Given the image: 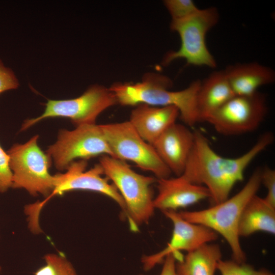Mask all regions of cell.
Listing matches in <instances>:
<instances>
[{
	"instance_id": "obj_11",
	"label": "cell",
	"mask_w": 275,
	"mask_h": 275,
	"mask_svg": "<svg viewBox=\"0 0 275 275\" xmlns=\"http://www.w3.org/2000/svg\"><path fill=\"white\" fill-rule=\"evenodd\" d=\"M88 162L79 160L72 162L63 174L54 175L55 186L51 194L41 203L42 206L47 201L56 195L76 190H88L99 193L114 200L120 207L123 213H126V207L121 195L113 183L104 177V173L99 163L86 171Z\"/></svg>"
},
{
	"instance_id": "obj_10",
	"label": "cell",
	"mask_w": 275,
	"mask_h": 275,
	"mask_svg": "<svg viewBox=\"0 0 275 275\" xmlns=\"http://www.w3.org/2000/svg\"><path fill=\"white\" fill-rule=\"evenodd\" d=\"M267 111L266 97L258 91L250 95L234 96L205 122L221 134L240 135L257 129Z\"/></svg>"
},
{
	"instance_id": "obj_2",
	"label": "cell",
	"mask_w": 275,
	"mask_h": 275,
	"mask_svg": "<svg viewBox=\"0 0 275 275\" xmlns=\"http://www.w3.org/2000/svg\"><path fill=\"white\" fill-rule=\"evenodd\" d=\"M201 80L193 81L186 88L177 91L169 90L171 80L163 75L149 73L142 81L136 83L114 84L109 88L114 93L117 104L135 106L146 104L152 106H174L179 116L188 126L200 122L197 103Z\"/></svg>"
},
{
	"instance_id": "obj_12",
	"label": "cell",
	"mask_w": 275,
	"mask_h": 275,
	"mask_svg": "<svg viewBox=\"0 0 275 275\" xmlns=\"http://www.w3.org/2000/svg\"><path fill=\"white\" fill-rule=\"evenodd\" d=\"M162 213L173 224L172 236L164 249L142 257V263L145 270H150L163 262L164 258L171 254L180 251L189 253L217 238V234L211 229L185 220L176 211L167 210Z\"/></svg>"
},
{
	"instance_id": "obj_17",
	"label": "cell",
	"mask_w": 275,
	"mask_h": 275,
	"mask_svg": "<svg viewBox=\"0 0 275 275\" xmlns=\"http://www.w3.org/2000/svg\"><path fill=\"white\" fill-rule=\"evenodd\" d=\"M235 95L224 70L215 71L201 81L197 103L200 121H205Z\"/></svg>"
},
{
	"instance_id": "obj_7",
	"label": "cell",
	"mask_w": 275,
	"mask_h": 275,
	"mask_svg": "<svg viewBox=\"0 0 275 275\" xmlns=\"http://www.w3.org/2000/svg\"><path fill=\"white\" fill-rule=\"evenodd\" d=\"M100 126L113 157L134 162L140 169L152 173L157 179L170 177L172 172L153 145L141 138L129 121Z\"/></svg>"
},
{
	"instance_id": "obj_8",
	"label": "cell",
	"mask_w": 275,
	"mask_h": 275,
	"mask_svg": "<svg viewBox=\"0 0 275 275\" xmlns=\"http://www.w3.org/2000/svg\"><path fill=\"white\" fill-rule=\"evenodd\" d=\"M117 104L109 88L99 85L90 87L82 95L73 99H48L42 114L24 121L20 128L25 130L46 118L62 117L69 119L76 127L96 124L98 116Z\"/></svg>"
},
{
	"instance_id": "obj_28",
	"label": "cell",
	"mask_w": 275,
	"mask_h": 275,
	"mask_svg": "<svg viewBox=\"0 0 275 275\" xmlns=\"http://www.w3.org/2000/svg\"><path fill=\"white\" fill-rule=\"evenodd\" d=\"M139 275H144V274H139Z\"/></svg>"
},
{
	"instance_id": "obj_3",
	"label": "cell",
	"mask_w": 275,
	"mask_h": 275,
	"mask_svg": "<svg viewBox=\"0 0 275 275\" xmlns=\"http://www.w3.org/2000/svg\"><path fill=\"white\" fill-rule=\"evenodd\" d=\"M261 171L256 170L243 188L232 197L207 209L179 212L185 220L221 234L230 246L233 260L238 263L245 262L246 260L238 233V223L244 207L257 195L261 185Z\"/></svg>"
},
{
	"instance_id": "obj_20",
	"label": "cell",
	"mask_w": 275,
	"mask_h": 275,
	"mask_svg": "<svg viewBox=\"0 0 275 275\" xmlns=\"http://www.w3.org/2000/svg\"><path fill=\"white\" fill-rule=\"evenodd\" d=\"M45 264L34 275H77L71 263L61 252L48 253L44 257Z\"/></svg>"
},
{
	"instance_id": "obj_21",
	"label": "cell",
	"mask_w": 275,
	"mask_h": 275,
	"mask_svg": "<svg viewBox=\"0 0 275 275\" xmlns=\"http://www.w3.org/2000/svg\"><path fill=\"white\" fill-rule=\"evenodd\" d=\"M217 269L221 275H274L272 272L266 269L256 270L248 264L238 263L235 261L223 260L219 261Z\"/></svg>"
},
{
	"instance_id": "obj_6",
	"label": "cell",
	"mask_w": 275,
	"mask_h": 275,
	"mask_svg": "<svg viewBox=\"0 0 275 275\" xmlns=\"http://www.w3.org/2000/svg\"><path fill=\"white\" fill-rule=\"evenodd\" d=\"M216 7L199 9L191 16L180 20L171 21L170 28L179 35V48L169 52L163 60L165 64L178 59L185 60L188 64L214 68L216 61L206 45L207 33L219 20Z\"/></svg>"
},
{
	"instance_id": "obj_25",
	"label": "cell",
	"mask_w": 275,
	"mask_h": 275,
	"mask_svg": "<svg viewBox=\"0 0 275 275\" xmlns=\"http://www.w3.org/2000/svg\"><path fill=\"white\" fill-rule=\"evenodd\" d=\"M18 80L13 71L6 67L0 59V95L8 90L17 89Z\"/></svg>"
},
{
	"instance_id": "obj_24",
	"label": "cell",
	"mask_w": 275,
	"mask_h": 275,
	"mask_svg": "<svg viewBox=\"0 0 275 275\" xmlns=\"http://www.w3.org/2000/svg\"><path fill=\"white\" fill-rule=\"evenodd\" d=\"M261 183L267 189L265 201L275 208V171L266 167L261 171Z\"/></svg>"
},
{
	"instance_id": "obj_18",
	"label": "cell",
	"mask_w": 275,
	"mask_h": 275,
	"mask_svg": "<svg viewBox=\"0 0 275 275\" xmlns=\"http://www.w3.org/2000/svg\"><path fill=\"white\" fill-rule=\"evenodd\" d=\"M275 233V208L257 195L248 202L241 213L238 226L239 237L257 232Z\"/></svg>"
},
{
	"instance_id": "obj_19",
	"label": "cell",
	"mask_w": 275,
	"mask_h": 275,
	"mask_svg": "<svg viewBox=\"0 0 275 275\" xmlns=\"http://www.w3.org/2000/svg\"><path fill=\"white\" fill-rule=\"evenodd\" d=\"M222 252L219 245L208 243L177 261V268L182 275H214Z\"/></svg>"
},
{
	"instance_id": "obj_23",
	"label": "cell",
	"mask_w": 275,
	"mask_h": 275,
	"mask_svg": "<svg viewBox=\"0 0 275 275\" xmlns=\"http://www.w3.org/2000/svg\"><path fill=\"white\" fill-rule=\"evenodd\" d=\"M12 173L9 166V157L0 145V193L12 187Z\"/></svg>"
},
{
	"instance_id": "obj_26",
	"label": "cell",
	"mask_w": 275,
	"mask_h": 275,
	"mask_svg": "<svg viewBox=\"0 0 275 275\" xmlns=\"http://www.w3.org/2000/svg\"><path fill=\"white\" fill-rule=\"evenodd\" d=\"M182 257L179 252L168 255L163 261V266L159 275H182L177 268V261Z\"/></svg>"
},
{
	"instance_id": "obj_16",
	"label": "cell",
	"mask_w": 275,
	"mask_h": 275,
	"mask_svg": "<svg viewBox=\"0 0 275 275\" xmlns=\"http://www.w3.org/2000/svg\"><path fill=\"white\" fill-rule=\"evenodd\" d=\"M224 71L236 96L253 94L260 87L272 84L275 80L273 69L257 62L231 65Z\"/></svg>"
},
{
	"instance_id": "obj_27",
	"label": "cell",
	"mask_w": 275,
	"mask_h": 275,
	"mask_svg": "<svg viewBox=\"0 0 275 275\" xmlns=\"http://www.w3.org/2000/svg\"><path fill=\"white\" fill-rule=\"evenodd\" d=\"M1 270H2V267H1V266H0V272H1Z\"/></svg>"
},
{
	"instance_id": "obj_9",
	"label": "cell",
	"mask_w": 275,
	"mask_h": 275,
	"mask_svg": "<svg viewBox=\"0 0 275 275\" xmlns=\"http://www.w3.org/2000/svg\"><path fill=\"white\" fill-rule=\"evenodd\" d=\"M45 153L57 169L67 170L76 159L86 160L99 155L113 157L100 125L88 124L72 130H59L57 141Z\"/></svg>"
},
{
	"instance_id": "obj_13",
	"label": "cell",
	"mask_w": 275,
	"mask_h": 275,
	"mask_svg": "<svg viewBox=\"0 0 275 275\" xmlns=\"http://www.w3.org/2000/svg\"><path fill=\"white\" fill-rule=\"evenodd\" d=\"M194 143V132L186 126L174 123L152 145L158 155L172 173L181 176Z\"/></svg>"
},
{
	"instance_id": "obj_1",
	"label": "cell",
	"mask_w": 275,
	"mask_h": 275,
	"mask_svg": "<svg viewBox=\"0 0 275 275\" xmlns=\"http://www.w3.org/2000/svg\"><path fill=\"white\" fill-rule=\"evenodd\" d=\"M194 132V143L183 173L189 182L206 187L213 205L227 200L236 183L243 180L244 171L251 162L273 141L271 132L262 134L246 152L236 158L217 153L200 131Z\"/></svg>"
},
{
	"instance_id": "obj_14",
	"label": "cell",
	"mask_w": 275,
	"mask_h": 275,
	"mask_svg": "<svg viewBox=\"0 0 275 275\" xmlns=\"http://www.w3.org/2000/svg\"><path fill=\"white\" fill-rule=\"evenodd\" d=\"M158 193L154 198V206L162 212L176 211L210 198L207 188L192 183L182 176L157 179Z\"/></svg>"
},
{
	"instance_id": "obj_15",
	"label": "cell",
	"mask_w": 275,
	"mask_h": 275,
	"mask_svg": "<svg viewBox=\"0 0 275 275\" xmlns=\"http://www.w3.org/2000/svg\"><path fill=\"white\" fill-rule=\"evenodd\" d=\"M179 116L174 106H156L146 104L135 105L129 121L141 138L153 145Z\"/></svg>"
},
{
	"instance_id": "obj_22",
	"label": "cell",
	"mask_w": 275,
	"mask_h": 275,
	"mask_svg": "<svg viewBox=\"0 0 275 275\" xmlns=\"http://www.w3.org/2000/svg\"><path fill=\"white\" fill-rule=\"evenodd\" d=\"M163 3L171 16L172 21L187 18L200 9L192 0H166Z\"/></svg>"
},
{
	"instance_id": "obj_5",
	"label": "cell",
	"mask_w": 275,
	"mask_h": 275,
	"mask_svg": "<svg viewBox=\"0 0 275 275\" xmlns=\"http://www.w3.org/2000/svg\"><path fill=\"white\" fill-rule=\"evenodd\" d=\"M38 135L27 142L13 145L8 151L12 173V187L23 188L30 195L47 198L54 188L56 177L49 172L52 160L38 145Z\"/></svg>"
},
{
	"instance_id": "obj_4",
	"label": "cell",
	"mask_w": 275,
	"mask_h": 275,
	"mask_svg": "<svg viewBox=\"0 0 275 275\" xmlns=\"http://www.w3.org/2000/svg\"><path fill=\"white\" fill-rule=\"evenodd\" d=\"M104 175L111 181L122 197L126 207L125 216L131 229L147 223L154 214L152 184L155 178L140 174L125 161L108 155L99 158Z\"/></svg>"
}]
</instances>
